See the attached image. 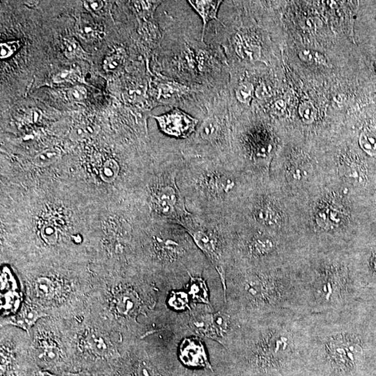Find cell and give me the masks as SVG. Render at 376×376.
Here are the masks:
<instances>
[{"label":"cell","instance_id":"cell-25","mask_svg":"<svg viewBox=\"0 0 376 376\" xmlns=\"http://www.w3.org/2000/svg\"><path fill=\"white\" fill-rule=\"evenodd\" d=\"M301 60L307 63L326 64V60L324 55L313 51L303 50L300 53Z\"/></svg>","mask_w":376,"mask_h":376},{"label":"cell","instance_id":"cell-23","mask_svg":"<svg viewBox=\"0 0 376 376\" xmlns=\"http://www.w3.org/2000/svg\"><path fill=\"white\" fill-rule=\"evenodd\" d=\"M299 114L301 119L307 124L314 122L317 112L312 104L309 102H303L299 108Z\"/></svg>","mask_w":376,"mask_h":376},{"label":"cell","instance_id":"cell-10","mask_svg":"<svg viewBox=\"0 0 376 376\" xmlns=\"http://www.w3.org/2000/svg\"><path fill=\"white\" fill-rule=\"evenodd\" d=\"M183 287L191 299L192 304H205L212 307L209 300L208 286L202 276L190 275L188 282Z\"/></svg>","mask_w":376,"mask_h":376},{"label":"cell","instance_id":"cell-30","mask_svg":"<svg viewBox=\"0 0 376 376\" xmlns=\"http://www.w3.org/2000/svg\"><path fill=\"white\" fill-rule=\"evenodd\" d=\"M73 76H74V74H73V71H63L55 75L54 80L55 82H67L68 80L73 79Z\"/></svg>","mask_w":376,"mask_h":376},{"label":"cell","instance_id":"cell-14","mask_svg":"<svg viewBox=\"0 0 376 376\" xmlns=\"http://www.w3.org/2000/svg\"><path fill=\"white\" fill-rule=\"evenodd\" d=\"M76 32L82 39L92 40L98 37L100 29L92 18L84 15L77 22Z\"/></svg>","mask_w":376,"mask_h":376},{"label":"cell","instance_id":"cell-27","mask_svg":"<svg viewBox=\"0 0 376 376\" xmlns=\"http://www.w3.org/2000/svg\"><path fill=\"white\" fill-rule=\"evenodd\" d=\"M67 96L72 101H82L87 98V91L82 86H76L68 90Z\"/></svg>","mask_w":376,"mask_h":376},{"label":"cell","instance_id":"cell-5","mask_svg":"<svg viewBox=\"0 0 376 376\" xmlns=\"http://www.w3.org/2000/svg\"><path fill=\"white\" fill-rule=\"evenodd\" d=\"M153 118L156 120L159 129L163 133L177 139H188L191 137L199 124L198 119L177 108Z\"/></svg>","mask_w":376,"mask_h":376},{"label":"cell","instance_id":"cell-17","mask_svg":"<svg viewBox=\"0 0 376 376\" xmlns=\"http://www.w3.org/2000/svg\"><path fill=\"white\" fill-rule=\"evenodd\" d=\"M120 171L121 167L118 161L111 158L106 161L102 165L100 172V178L104 182L112 183L116 181Z\"/></svg>","mask_w":376,"mask_h":376},{"label":"cell","instance_id":"cell-28","mask_svg":"<svg viewBox=\"0 0 376 376\" xmlns=\"http://www.w3.org/2000/svg\"><path fill=\"white\" fill-rule=\"evenodd\" d=\"M122 58L120 55L113 54L107 57L103 62V67L106 71H115L122 64Z\"/></svg>","mask_w":376,"mask_h":376},{"label":"cell","instance_id":"cell-19","mask_svg":"<svg viewBox=\"0 0 376 376\" xmlns=\"http://www.w3.org/2000/svg\"><path fill=\"white\" fill-rule=\"evenodd\" d=\"M40 234L42 239L47 245H53L58 243L59 230L58 227L52 221H47L42 225Z\"/></svg>","mask_w":376,"mask_h":376},{"label":"cell","instance_id":"cell-12","mask_svg":"<svg viewBox=\"0 0 376 376\" xmlns=\"http://www.w3.org/2000/svg\"><path fill=\"white\" fill-rule=\"evenodd\" d=\"M166 308L172 313H185L191 309L192 302L188 293L182 290L173 289L166 295Z\"/></svg>","mask_w":376,"mask_h":376},{"label":"cell","instance_id":"cell-2","mask_svg":"<svg viewBox=\"0 0 376 376\" xmlns=\"http://www.w3.org/2000/svg\"><path fill=\"white\" fill-rule=\"evenodd\" d=\"M148 257L169 291L184 284L190 275L202 276L210 263L181 225L156 221L146 231Z\"/></svg>","mask_w":376,"mask_h":376},{"label":"cell","instance_id":"cell-13","mask_svg":"<svg viewBox=\"0 0 376 376\" xmlns=\"http://www.w3.org/2000/svg\"><path fill=\"white\" fill-rule=\"evenodd\" d=\"M45 315H46L36 309L34 306L27 305L23 308L21 312L16 318L9 320L7 324L14 325V326H18L28 331L38 319Z\"/></svg>","mask_w":376,"mask_h":376},{"label":"cell","instance_id":"cell-11","mask_svg":"<svg viewBox=\"0 0 376 376\" xmlns=\"http://www.w3.org/2000/svg\"><path fill=\"white\" fill-rule=\"evenodd\" d=\"M188 3L199 15L203 21L202 39L204 37L205 27L207 24L212 20L218 21V12L223 1H211V0H190Z\"/></svg>","mask_w":376,"mask_h":376},{"label":"cell","instance_id":"cell-24","mask_svg":"<svg viewBox=\"0 0 376 376\" xmlns=\"http://www.w3.org/2000/svg\"><path fill=\"white\" fill-rule=\"evenodd\" d=\"M64 46H65L64 52L69 58H79L83 54V50L81 47L73 38L65 39Z\"/></svg>","mask_w":376,"mask_h":376},{"label":"cell","instance_id":"cell-21","mask_svg":"<svg viewBox=\"0 0 376 376\" xmlns=\"http://www.w3.org/2000/svg\"><path fill=\"white\" fill-rule=\"evenodd\" d=\"M254 93V86L249 82L239 84L236 91V96L238 101L244 104H249L252 100Z\"/></svg>","mask_w":376,"mask_h":376},{"label":"cell","instance_id":"cell-9","mask_svg":"<svg viewBox=\"0 0 376 376\" xmlns=\"http://www.w3.org/2000/svg\"><path fill=\"white\" fill-rule=\"evenodd\" d=\"M86 347L93 355L101 357H114L119 355L115 346L102 334L91 331L87 333L84 339Z\"/></svg>","mask_w":376,"mask_h":376},{"label":"cell","instance_id":"cell-26","mask_svg":"<svg viewBox=\"0 0 376 376\" xmlns=\"http://www.w3.org/2000/svg\"><path fill=\"white\" fill-rule=\"evenodd\" d=\"M20 41L5 42L0 44V58L7 59L10 58L12 55L20 47Z\"/></svg>","mask_w":376,"mask_h":376},{"label":"cell","instance_id":"cell-22","mask_svg":"<svg viewBox=\"0 0 376 376\" xmlns=\"http://www.w3.org/2000/svg\"><path fill=\"white\" fill-rule=\"evenodd\" d=\"M360 144L363 149L370 154V155H375L376 154V135L369 132H365L362 133L360 137Z\"/></svg>","mask_w":376,"mask_h":376},{"label":"cell","instance_id":"cell-8","mask_svg":"<svg viewBox=\"0 0 376 376\" xmlns=\"http://www.w3.org/2000/svg\"><path fill=\"white\" fill-rule=\"evenodd\" d=\"M330 355L337 364L346 366L355 364L362 358V349L355 343L341 339L330 344Z\"/></svg>","mask_w":376,"mask_h":376},{"label":"cell","instance_id":"cell-7","mask_svg":"<svg viewBox=\"0 0 376 376\" xmlns=\"http://www.w3.org/2000/svg\"><path fill=\"white\" fill-rule=\"evenodd\" d=\"M133 288L126 287L117 291L114 298L115 309L125 318H133L142 311L144 302Z\"/></svg>","mask_w":376,"mask_h":376},{"label":"cell","instance_id":"cell-29","mask_svg":"<svg viewBox=\"0 0 376 376\" xmlns=\"http://www.w3.org/2000/svg\"><path fill=\"white\" fill-rule=\"evenodd\" d=\"M84 6L87 10L91 12H98L104 6V2L100 0H90V1H84Z\"/></svg>","mask_w":376,"mask_h":376},{"label":"cell","instance_id":"cell-31","mask_svg":"<svg viewBox=\"0 0 376 376\" xmlns=\"http://www.w3.org/2000/svg\"><path fill=\"white\" fill-rule=\"evenodd\" d=\"M256 96L259 98H263L265 97L268 96V92L265 86H260L258 88L257 91H256Z\"/></svg>","mask_w":376,"mask_h":376},{"label":"cell","instance_id":"cell-1","mask_svg":"<svg viewBox=\"0 0 376 376\" xmlns=\"http://www.w3.org/2000/svg\"><path fill=\"white\" fill-rule=\"evenodd\" d=\"M233 165L203 157H184L178 185L190 213L229 218L245 199V180Z\"/></svg>","mask_w":376,"mask_h":376},{"label":"cell","instance_id":"cell-16","mask_svg":"<svg viewBox=\"0 0 376 376\" xmlns=\"http://www.w3.org/2000/svg\"><path fill=\"white\" fill-rule=\"evenodd\" d=\"M35 291L37 296L43 300H51L56 293V287L54 282L48 278H38L34 284Z\"/></svg>","mask_w":376,"mask_h":376},{"label":"cell","instance_id":"cell-20","mask_svg":"<svg viewBox=\"0 0 376 376\" xmlns=\"http://www.w3.org/2000/svg\"><path fill=\"white\" fill-rule=\"evenodd\" d=\"M39 350H41L42 358L48 361H55L59 358L60 355V349L58 345L54 342L43 340L40 342Z\"/></svg>","mask_w":376,"mask_h":376},{"label":"cell","instance_id":"cell-4","mask_svg":"<svg viewBox=\"0 0 376 376\" xmlns=\"http://www.w3.org/2000/svg\"><path fill=\"white\" fill-rule=\"evenodd\" d=\"M180 225L188 232L198 249L216 270L224 291L226 273L230 265L231 218L201 217L191 213Z\"/></svg>","mask_w":376,"mask_h":376},{"label":"cell","instance_id":"cell-18","mask_svg":"<svg viewBox=\"0 0 376 376\" xmlns=\"http://www.w3.org/2000/svg\"><path fill=\"white\" fill-rule=\"evenodd\" d=\"M61 155V150L58 148H49L41 152L34 158V164L41 168L49 166L56 162Z\"/></svg>","mask_w":376,"mask_h":376},{"label":"cell","instance_id":"cell-32","mask_svg":"<svg viewBox=\"0 0 376 376\" xmlns=\"http://www.w3.org/2000/svg\"><path fill=\"white\" fill-rule=\"evenodd\" d=\"M34 376H55L53 374L49 373L47 371H43V370H40V371L36 372L34 373Z\"/></svg>","mask_w":376,"mask_h":376},{"label":"cell","instance_id":"cell-15","mask_svg":"<svg viewBox=\"0 0 376 376\" xmlns=\"http://www.w3.org/2000/svg\"><path fill=\"white\" fill-rule=\"evenodd\" d=\"M235 45L236 52L243 58L254 60L259 57L258 47L247 43L240 34L236 35L235 38Z\"/></svg>","mask_w":376,"mask_h":376},{"label":"cell","instance_id":"cell-6","mask_svg":"<svg viewBox=\"0 0 376 376\" xmlns=\"http://www.w3.org/2000/svg\"><path fill=\"white\" fill-rule=\"evenodd\" d=\"M177 355L181 363L187 367L212 370L201 337L191 335L184 336L178 345Z\"/></svg>","mask_w":376,"mask_h":376},{"label":"cell","instance_id":"cell-3","mask_svg":"<svg viewBox=\"0 0 376 376\" xmlns=\"http://www.w3.org/2000/svg\"><path fill=\"white\" fill-rule=\"evenodd\" d=\"M184 158L170 155L155 170L147 190V204L156 221L181 225L190 216L179 185L178 175Z\"/></svg>","mask_w":376,"mask_h":376}]
</instances>
